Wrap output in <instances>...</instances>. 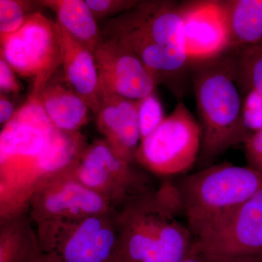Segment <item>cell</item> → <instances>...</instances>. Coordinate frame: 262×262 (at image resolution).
Instances as JSON below:
<instances>
[{"instance_id":"obj_14","label":"cell","mask_w":262,"mask_h":262,"mask_svg":"<svg viewBox=\"0 0 262 262\" xmlns=\"http://www.w3.org/2000/svg\"><path fill=\"white\" fill-rule=\"evenodd\" d=\"M96 118L98 130L114 153L127 163H136L141 140L136 101L117 95L101 96Z\"/></svg>"},{"instance_id":"obj_10","label":"cell","mask_w":262,"mask_h":262,"mask_svg":"<svg viewBox=\"0 0 262 262\" xmlns=\"http://www.w3.org/2000/svg\"><path fill=\"white\" fill-rule=\"evenodd\" d=\"M193 244L223 257L262 258V190Z\"/></svg>"},{"instance_id":"obj_6","label":"cell","mask_w":262,"mask_h":262,"mask_svg":"<svg viewBox=\"0 0 262 262\" xmlns=\"http://www.w3.org/2000/svg\"><path fill=\"white\" fill-rule=\"evenodd\" d=\"M37 227L41 251L63 262H120L117 210Z\"/></svg>"},{"instance_id":"obj_21","label":"cell","mask_w":262,"mask_h":262,"mask_svg":"<svg viewBox=\"0 0 262 262\" xmlns=\"http://www.w3.org/2000/svg\"><path fill=\"white\" fill-rule=\"evenodd\" d=\"M136 106L142 140L152 134L164 121L165 117L163 105L155 92L141 99L136 100Z\"/></svg>"},{"instance_id":"obj_12","label":"cell","mask_w":262,"mask_h":262,"mask_svg":"<svg viewBox=\"0 0 262 262\" xmlns=\"http://www.w3.org/2000/svg\"><path fill=\"white\" fill-rule=\"evenodd\" d=\"M94 55L100 96L117 95L136 101L155 92L156 84L142 62L120 41L103 37Z\"/></svg>"},{"instance_id":"obj_11","label":"cell","mask_w":262,"mask_h":262,"mask_svg":"<svg viewBox=\"0 0 262 262\" xmlns=\"http://www.w3.org/2000/svg\"><path fill=\"white\" fill-rule=\"evenodd\" d=\"M31 199L32 215L37 225L117 210L104 196L79 182L70 170L43 184Z\"/></svg>"},{"instance_id":"obj_9","label":"cell","mask_w":262,"mask_h":262,"mask_svg":"<svg viewBox=\"0 0 262 262\" xmlns=\"http://www.w3.org/2000/svg\"><path fill=\"white\" fill-rule=\"evenodd\" d=\"M70 173L106 198L116 209L147 190L142 174L133 164L119 158L104 140L95 141L86 147Z\"/></svg>"},{"instance_id":"obj_5","label":"cell","mask_w":262,"mask_h":262,"mask_svg":"<svg viewBox=\"0 0 262 262\" xmlns=\"http://www.w3.org/2000/svg\"><path fill=\"white\" fill-rule=\"evenodd\" d=\"M177 185L188 227L198 238L262 190V174L224 163L188 175Z\"/></svg>"},{"instance_id":"obj_8","label":"cell","mask_w":262,"mask_h":262,"mask_svg":"<svg viewBox=\"0 0 262 262\" xmlns=\"http://www.w3.org/2000/svg\"><path fill=\"white\" fill-rule=\"evenodd\" d=\"M1 58L19 75L33 80L37 96L61 66L56 22L39 12L27 15L17 32L0 36Z\"/></svg>"},{"instance_id":"obj_30","label":"cell","mask_w":262,"mask_h":262,"mask_svg":"<svg viewBox=\"0 0 262 262\" xmlns=\"http://www.w3.org/2000/svg\"><path fill=\"white\" fill-rule=\"evenodd\" d=\"M256 44L259 45V46H262V39L261 41H259V42H258V43H256Z\"/></svg>"},{"instance_id":"obj_16","label":"cell","mask_w":262,"mask_h":262,"mask_svg":"<svg viewBox=\"0 0 262 262\" xmlns=\"http://www.w3.org/2000/svg\"><path fill=\"white\" fill-rule=\"evenodd\" d=\"M37 97L50 120L59 130L75 132L89 121V106L64 77L56 80L55 73Z\"/></svg>"},{"instance_id":"obj_19","label":"cell","mask_w":262,"mask_h":262,"mask_svg":"<svg viewBox=\"0 0 262 262\" xmlns=\"http://www.w3.org/2000/svg\"><path fill=\"white\" fill-rule=\"evenodd\" d=\"M234 50V80L241 96L251 92L262 96V46L254 44Z\"/></svg>"},{"instance_id":"obj_1","label":"cell","mask_w":262,"mask_h":262,"mask_svg":"<svg viewBox=\"0 0 262 262\" xmlns=\"http://www.w3.org/2000/svg\"><path fill=\"white\" fill-rule=\"evenodd\" d=\"M79 131L57 128L30 94L0 134L2 201L20 205L50 179L72 168L85 149Z\"/></svg>"},{"instance_id":"obj_20","label":"cell","mask_w":262,"mask_h":262,"mask_svg":"<svg viewBox=\"0 0 262 262\" xmlns=\"http://www.w3.org/2000/svg\"><path fill=\"white\" fill-rule=\"evenodd\" d=\"M3 232L0 244V262H30L40 250L37 238H27V232L18 227Z\"/></svg>"},{"instance_id":"obj_2","label":"cell","mask_w":262,"mask_h":262,"mask_svg":"<svg viewBox=\"0 0 262 262\" xmlns=\"http://www.w3.org/2000/svg\"><path fill=\"white\" fill-rule=\"evenodd\" d=\"M103 36L130 48L152 77L179 100L191 82V61L186 51L179 2L139 1L132 9L103 25Z\"/></svg>"},{"instance_id":"obj_23","label":"cell","mask_w":262,"mask_h":262,"mask_svg":"<svg viewBox=\"0 0 262 262\" xmlns=\"http://www.w3.org/2000/svg\"><path fill=\"white\" fill-rule=\"evenodd\" d=\"M243 122L250 134L262 130V96L251 92L242 98Z\"/></svg>"},{"instance_id":"obj_3","label":"cell","mask_w":262,"mask_h":262,"mask_svg":"<svg viewBox=\"0 0 262 262\" xmlns=\"http://www.w3.org/2000/svg\"><path fill=\"white\" fill-rule=\"evenodd\" d=\"M184 213L177 184L146 190L118 210L120 262H179L194 242L179 220Z\"/></svg>"},{"instance_id":"obj_29","label":"cell","mask_w":262,"mask_h":262,"mask_svg":"<svg viewBox=\"0 0 262 262\" xmlns=\"http://www.w3.org/2000/svg\"><path fill=\"white\" fill-rule=\"evenodd\" d=\"M30 262H63L58 255L53 252H44L39 250Z\"/></svg>"},{"instance_id":"obj_7","label":"cell","mask_w":262,"mask_h":262,"mask_svg":"<svg viewBox=\"0 0 262 262\" xmlns=\"http://www.w3.org/2000/svg\"><path fill=\"white\" fill-rule=\"evenodd\" d=\"M201 130L185 103L179 101L169 116L141 141L136 163L159 176L184 173L198 160Z\"/></svg>"},{"instance_id":"obj_15","label":"cell","mask_w":262,"mask_h":262,"mask_svg":"<svg viewBox=\"0 0 262 262\" xmlns=\"http://www.w3.org/2000/svg\"><path fill=\"white\" fill-rule=\"evenodd\" d=\"M56 27L65 80L96 115L99 110L101 96L94 53L74 39L57 22Z\"/></svg>"},{"instance_id":"obj_25","label":"cell","mask_w":262,"mask_h":262,"mask_svg":"<svg viewBox=\"0 0 262 262\" xmlns=\"http://www.w3.org/2000/svg\"><path fill=\"white\" fill-rule=\"evenodd\" d=\"M244 146L247 166L262 174V130L251 134Z\"/></svg>"},{"instance_id":"obj_22","label":"cell","mask_w":262,"mask_h":262,"mask_svg":"<svg viewBox=\"0 0 262 262\" xmlns=\"http://www.w3.org/2000/svg\"><path fill=\"white\" fill-rule=\"evenodd\" d=\"M32 3L18 0H0V36L13 34L23 25Z\"/></svg>"},{"instance_id":"obj_27","label":"cell","mask_w":262,"mask_h":262,"mask_svg":"<svg viewBox=\"0 0 262 262\" xmlns=\"http://www.w3.org/2000/svg\"><path fill=\"white\" fill-rule=\"evenodd\" d=\"M15 71L8 62L0 58V90L1 94H18L21 91V84L17 80Z\"/></svg>"},{"instance_id":"obj_28","label":"cell","mask_w":262,"mask_h":262,"mask_svg":"<svg viewBox=\"0 0 262 262\" xmlns=\"http://www.w3.org/2000/svg\"><path fill=\"white\" fill-rule=\"evenodd\" d=\"M14 106L5 95L0 96V123L5 125L15 115Z\"/></svg>"},{"instance_id":"obj_4","label":"cell","mask_w":262,"mask_h":262,"mask_svg":"<svg viewBox=\"0 0 262 262\" xmlns=\"http://www.w3.org/2000/svg\"><path fill=\"white\" fill-rule=\"evenodd\" d=\"M190 80L201 130L200 165L203 168L251 136L243 122L242 96L234 80V50L191 61Z\"/></svg>"},{"instance_id":"obj_18","label":"cell","mask_w":262,"mask_h":262,"mask_svg":"<svg viewBox=\"0 0 262 262\" xmlns=\"http://www.w3.org/2000/svg\"><path fill=\"white\" fill-rule=\"evenodd\" d=\"M39 5L49 8L56 13L57 23L74 39L94 53L102 43V30L83 0H40Z\"/></svg>"},{"instance_id":"obj_26","label":"cell","mask_w":262,"mask_h":262,"mask_svg":"<svg viewBox=\"0 0 262 262\" xmlns=\"http://www.w3.org/2000/svg\"><path fill=\"white\" fill-rule=\"evenodd\" d=\"M179 262H262V258L223 257L205 252L193 244L187 256Z\"/></svg>"},{"instance_id":"obj_13","label":"cell","mask_w":262,"mask_h":262,"mask_svg":"<svg viewBox=\"0 0 262 262\" xmlns=\"http://www.w3.org/2000/svg\"><path fill=\"white\" fill-rule=\"evenodd\" d=\"M179 9L190 61L213 58L229 48L227 29L216 0L179 2Z\"/></svg>"},{"instance_id":"obj_24","label":"cell","mask_w":262,"mask_h":262,"mask_svg":"<svg viewBox=\"0 0 262 262\" xmlns=\"http://www.w3.org/2000/svg\"><path fill=\"white\" fill-rule=\"evenodd\" d=\"M96 20L115 18L139 3L138 0H85Z\"/></svg>"},{"instance_id":"obj_17","label":"cell","mask_w":262,"mask_h":262,"mask_svg":"<svg viewBox=\"0 0 262 262\" xmlns=\"http://www.w3.org/2000/svg\"><path fill=\"white\" fill-rule=\"evenodd\" d=\"M227 29L229 48L262 39V0H216Z\"/></svg>"}]
</instances>
